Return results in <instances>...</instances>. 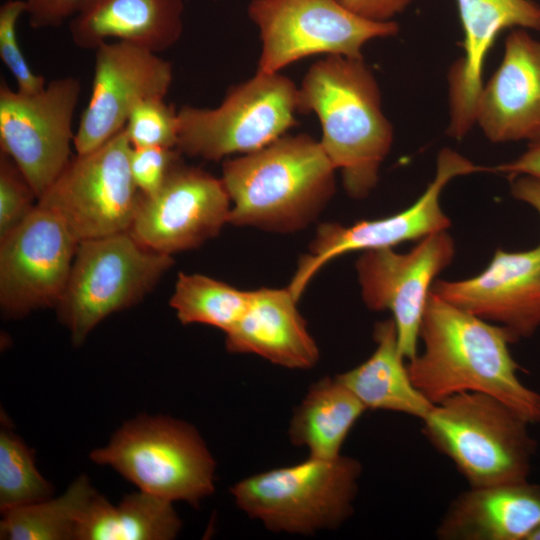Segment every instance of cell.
<instances>
[{
    "label": "cell",
    "mask_w": 540,
    "mask_h": 540,
    "mask_svg": "<svg viewBox=\"0 0 540 540\" xmlns=\"http://www.w3.org/2000/svg\"><path fill=\"white\" fill-rule=\"evenodd\" d=\"M419 340L423 351L407 361L415 386L433 404L464 392L490 395L526 421L540 424V393L519 378L520 366L502 327L430 292Z\"/></svg>",
    "instance_id": "6da1fadb"
},
{
    "label": "cell",
    "mask_w": 540,
    "mask_h": 540,
    "mask_svg": "<svg viewBox=\"0 0 540 540\" xmlns=\"http://www.w3.org/2000/svg\"><path fill=\"white\" fill-rule=\"evenodd\" d=\"M299 112H313L321 145L342 174L347 194L367 197L379 179L393 143V127L382 111L378 83L363 57L328 55L315 62L299 88Z\"/></svg>",
    "instance_id": "7a4b0ae2"
},
{
    "label": "cell",
    "mask_w": 540,
    "mask_h": 540,
    "mask_svg": "<svg viewBox=\"0 0 540 540\" xmlns=\"http://www.w3.org/2000/svg\"><path fill=\"white\" fill-rule=\"evenodd\" d=\"M336 168L320 141L283 135L222 165L229 224L289 233L314 221L335 192Z\"/></svg>",
    "instance_id": "3957f363"
},
{
    "label": "cell",
    "mask_w": 540,
    "mask_h": 540,
    "mask_svg": "<svg viewBox=\"0 0 540 540\" xmlns=\"http://www.w3.org/2000/svg\"><path fill=\"white\" fill-rule=\"evenodd\" d=\"M422 433L470 487L528 480L537 443L531 425L487 394L464 392L434 405Z\"/></svg>",
    "instance_id": "277c9868"
},
{
    "label": "cell",
    "mask_w": 540,
    "mask_h": 540,
    "mask_svg": "<svg viewBox=\"0 0 540 540\" xmlns=\"http://www.w3.org/2000/svg\"><path fill=\"white\" fill-rule=\"evenodd\" d=\"M360 462L340 455L308 457L236 482L230 493L236 505L268 530L313 535L340 527L354 511Z\"/></svg>",
    "instance_id": "5b68a950"
},
{
    "label": "cell",
    "mask_w": 540,
    "mask_h": 540,
    "mask_svg": "<svg viewBox=\"0 0 540 540\" xmlns=\"http://www.w3.org/2000/svg\"><path fill=\"white\" fill-rule=\"evenodd\" d=\"M140 491L198 506L215 490L216 463L197 429L168 416L125 422L108 444L90 453Z\"/></svg>",
    "instance_id": "8992f818"
},
{
    "label": "cell",
    "mask_w": 540,
    "mask_h": 540,
    "mask_svg": "<svg viewBox=\"0 0 540 540\" xmlns=\"http://www.w3.org/2000/svg\"><path fill=\"white\" fill-rule=\"evenodd\" d=\"M129 232L78 243L70 276L56 306L59 321L81 345L107 316L140 302L173 265Z\"/></svg>",
    "instance_id": "52a82bcc"
},
{
    "label": "cell",
    "mask_w": 540,
    "mask_h": 540,
    "mask_svg": "<svg viewBox=\"0 0 540 540\" xmlns=\"http://www.w3.org/2000/svg\"><path fill=\"white\" fill-rule=\"evenodd\" d=\"M298 92L286 76L257 71L232 86L218 107L182 106L176 148L210 161L255 152L296 125Z\"/></svg>",
    "instance_id": "ba28073f"
},
{
    "label": "cell",
    "mask_w": 540,
    "mask_h": 540,
    "mask_svg": "<svg viewBox=\"0 0 540 540\" xmlns=\"http://www.w3.org/2000/svg\"><path fill=\"white\" fill-rule=\"evenodd\" d=\"M131 149L123 129L100 147L76 153L37 203L58 214L79 242L129 232L142 197Z\"/></svg>",
    "instance_id": "9c48e42d"
},
{
    "label": "cell",
    "mask_w": 540,
    "mask_h": 540,
    "mask_svg": "<svg viewBox=\"0 0 540 540\" xmlns=\"http://www.w3.org/2000/svg\"><path fill=\"white\" fill-rule=\"evenodd\" d=\"M248 15L260 32L257 71L264 73L317 54L361 58L367 42L399 31L396 22L365 19L338 0H252Z\"/></svg>",
    "instance_id": "30bf717a"
},
{
    "label": "cell",
    "mask_w": 540,
    "mask_h": 540,
    "mask_svg": "<svg viewBox=\"0 0 540 540\" xmlns=\"http://www.w3.org/2000/svg\"><path fill=\"white\" fill-rule=\"evenodd\" d=\"M81 92L73 76L57 78L34 94L0 84V148L20 168L37 200L72 158L73 117Z\"/></svg>",
    "instance_id": "8fae6325"
},
{
    "label": "cell",
    "mask_w": 540,
    "mask_h": 540,
    "mask_svg": "<svg viewBox=\"0 0 540 540\" xmlns=\"http://www.w3.org/2000/svg\"><path fill=\"white\" fill-rule=\"evenodd\" d=\"M480 171H487V167L475 165L451 148L441 149L433 180L409 207L383 218L362 220L349 226L334 222L321 224L309 252L299 259L287 287L299 300L317 272L339 256L354 251L393 248L447 230L451 221L440 203L444 187L455 177Z\"/></svg>",
    "instance_id": "7c38bea8"
},
{
    "label": "cell",
    "mask_w": 540,
    "mask_h": 540,
    "mask_svg": "<svg viewBox=\"0 0 540 540\" xmlns=\"http://www.w3.org/2000/svg\"><path fill=\"white\" fill-rule=\"evenodd\" d=\"M79 241L64 220L40 204L0 238V306L22 318L56 308L66 288Z\"/></svg>",
    "instance_id": "4fadbf2b"
},
{
    "label": "cell",
    "mask_w": 540,
    "mask_h": 540,
    "mask_svg": "<svg viewBox=\"0 0 540 540\" xmlns=\"http://www.w3.org/2000/svg\"><path fill=\"white\" fill-rule=\"evenodd\" d=\"M454 256V240L444 230L420 239L408 252L368 250L356 261L363 302L370 310L391 312L407 361L418 353L421 322L435 278Z\"/></svg>",
    "instance_id": "5bb4252c"
},
{
    "label": "cell",
    "mask_w": 540,
    "mask_h": 540,
    "mask_svg": "<svg viewBox=\"0 0 540 540\" xmlns=\"http://www.w3.org/2000/svg\"><path fill=\"white\" fill-rule=\"evenodd\" d=\"M230 210L221 178L181 158L156 193L142 194L129 233L143 246L173 255L216 237L229 223Z\"/></svg>",
    "instance_id": "9a60e30c"
},
{
    "label": "cell",
    "mask_w": 540,
    "mask_h": 540,
    "mask_svg": "<svg viewBox=\"0 0 540 540\" xmlns=\"http://www.w3.org/2000/svg\"><path fill=\"white\" fill-rule=\"evenodd\" d=\"M173 80L169 61L146 48L104 42L95 49L91 92L75 132L76 153L90 152L124 129L132 110L149 98H165Z\"/></svg>",
    "instance_id": "2e32d148"
},
{
    "label": "cell",
    "mask_w": 540,
    "mask_h": 540,
    "mask_svg": "<svg viewBox=\"0 0 540 540\" xmlns=\"http://www.w3.org/2000/svg\"><path fill=\"white\" fill-rule=\"evenodd\" d=\"M431 293L505 329L515 342L540 327V245L526 251L497 249L478 275L435 280Z\"/></svg>",
    "instance_id": "e0dca14e"
},
{
    "label": "cell",
    "mask_w": 540,
    "mask_h": 540,
    "mask_svg": "<svg viewBox=\"0 0 540 540\" xmlns=\"http://www.w3.org/2000/svg\"><path fill=\"white\" fill-rule=\"evenodd\" d=\"M475 124L493 143L540 140V42L524 29L506 37L502 61L478 96Z\"/></svg>",
    "instance_id": "ac0fdd59"
},
{
    "label": "cell",
    "mask_w": 540,
    "mask_h": 540,
    "mask_svg": "<svg viewBox=\"0 0 540 540\" xmlns=\"http://www.w3.org/2000/svg\"><path fill=\"white\" fill-rule=\"evenodd\" d=\"M463 29V56L450 68L448 135L457 140L475 125L487 55L507 28L540 30V6L532 0H457Z\"/></svg>",
    "instance_id": "d6986e66"
},
{
    "label": "cell",
    "mask_w": 540,
    "mask_h": 540,
    "mask_svg": "<svg viewBox=\"0 0 540 540\" xmlns=\"http://www.w3.org/2000/svg\"><path fill=\"white\" fill-rule=\"evenodd\" d=\"M297 302L288 287L250 291L244 314L225 333L226 349L255 354L288 369H311L319 360V348Z\"/></svg>",
    "instance_id": "ffe728a7"
},
{
    "label": "cell",
    "mask_w": 540,
    "mask_h": 540,
    "mask_svg": "<svg viewBox=\"0 0 540 540\" xmlns=\"http://www.w3.org/2000/svg\"><path fill=\"white\" fill-rule=\"evenodd\" d=\"M540 527V486L528 480L470 487L448 505L440 540H529Z\"/></svg>",
    "instance_id": "44dd1931"
},
{
    "label": "cell",
    "mask_w": 540,
    "mask_h": 540,
    "mask_svg": "<svg viewBox=\"0 0 540 540\" xmlns=\"http://www.w3.org/2000/svg\"><path fill=\"white\" fill-rule=\"evenodd\" d=\"M183 0H88L69 25L73 43L96 49L111 39L159 53L183 31Z\"/></svg>",
    "instance_id": "7402d4cb"
},
{
    "label": "cell",
    "mask_w": 540,
    "mask_h": 540,
    "mask_svg": "<svg viewBox=\"0 0 540 540\" xmlns=\"http://www.w3.org/2000/svg\"><path fill=\"white\" fill-rule=\"evenodd\" d=\"M373 353L358 366L336 377L366 410H384L424 419L435 404L413 383L392 318L375 324Z\"/></svg>",
    "instance_id": "603a6c76"
},
{
    "label": "cell",
    "mask_w": 540,
    "mask_h": 540,
    "mask_svg": "<svg viewBox=\"0 0 540 540\" xmlns=\"http://www.w3.org/2000/svg\"><path fill=\"white\" fill-rule=\"evenodd\" d=\"M367 411L358 398L335 376L313 383L294 409L289 438L308 450L310 457L333 459L362 414Z\"/></svg>",
    "instance_id": "cb8c5ba5"
},
{
    "label": "cell",
    "mask_w": 540,
    "mask_h": 540,
    "mask_svg": "<svg viewBox=\"0 0 540 540\" xmlns=\"http://www.w3.org/2000/svg\"><path fill=\"white\" fill-rule=\"evenodd\" d=\"M181 526L169 500L139 490L115 505L96 493L77 524L74 540H172Z\"/></svg>",
    "instance_id": "d4e9b609"
},
{
    "label": "cell",
    "mask_w": 540,
    "mask_h": 540,
    "mask_svg": "<svg viewBox=\"0 0 540 540\" xmlns=\"http://www.w3.org/2000/svg\"><path fill=\"white\" fill-rule=\"evenodd\" d=\"M97 491L86 475L75 479L58 497L2 512L4 540H74L77 524Z\"/></svg>",
    "instance_id": "484cf974"
},
{
    "label": "cell",
    "mask_w": 540,
    "mask_h": 540,
    "mask_svg": "<svg viewBox=\"0 0 540 540\" xmlns=\"http://www.w3.org/2000/svg\"><path fill=\"white\" fill-rule=\"evenodd\" d=\"M250 291L203 274L179 272L170 306L183 325L204 324L229 331L242 317Z\"/></svg>",
    "instance_id": "4316f807"
},
{
    "label": "cell",
    "mask_w": 540,
    "mask_h": 540,
    "mask_svg": "<svg viewBox=\"0 0 540 540\" xmlns=\"http://www.w3.org/2000/svg\"><path fill=\"white\" fill-rule=\"evenodd\" d=\"M54 488L38 471L35 452L6 426L0 432L1 513L52 497Z\"/></svg>",
    "instance_id": "83f0119b"
},
{
    "label": "cell",
    "mask_w": 540,
    "mask_h": 540,
    "mask_svg": "<svg viewBox=\"0 0 540 540\" xmlns=\"http://www.w3.org/2000/svg\"><path fill=\"white\" fill-rule=\"evenodd\" d=\"M124 131L132 147L176 148L178 111L163 97L146 99L132 110Z\"/></svg>",
    "instance_id": "f1b7e54d"
},
{
    "label": "cell",
    "mask_w": 540,
    "mask_h": 540,
    "mask_svg": "<svg viewBox=\"0 0 540 540\" xmlns=\"http://www.w3.org/2000/svg\"><path fill=\"white\" fill-rule=\"evenodd\" d=\"M26 13L25 0H8L0 7V57L15 78L18 91L34 94L47 83L42 75L34 73L26 61L17 41L16 24Z\"/></svg>",
    "instance_id": "f546056e"
},
{
    "label": "cell",
    "mask_w": 540,
    "mask_h": 540,
    "mask_svg": "<svg viewBox=\"0 0 540 540\" xmlns=\"http://www.w3.org/2000/svg\"><path fill=\"white\" fill-rule=\"evenodd\" d=\"M37 196L17 164L0 154V238L5 236L36 206Z\"/></svg>",
    "instance_id": "4dcf8cb0"
},
{
    "label": "cell",
    "mask_w": 540,
    "mask_h": 540,
    "mask_svg": "<svg viewBox=\"0 0 540 540\" xmlns=\"http://www.w3.org/2000/svg\"><path fill=\"white\" fill-rule=\"evenodd\" d=\"M181 156L177 148L132 147L130 169L139 191L146 196L156 193Z\"/></svg>",
    "instance_id": "1f68e13d"
},
{
    "label": "cell",
    "mask_w": 540,
    "mask_h": 540,
    "mask_svg": "<svg viewBox=\"0 0 540 540\" xmlns=\"http://www.w3.org/2000/svg\"><path fill=\"white\" fill-rule=\"evenodd\" d=\"M88 0H25L30 26L34 29L55 28L73 18Z\"/></svg>",
    "instance_id": "d6a6232c"
},
{
    "label": "cell",
    "mask_w": 540,
    "mask_h": 540,
    "mask_svg": "<svg viewBox=\"0 0 540 540\" xmlns=\"http://www.w3.org/2000/svg\"><path fill=\"white\" fill-rule=\"evenodd\" d=\"M353 13L375 22H387L414 0H338Z\"/></svg>",
    "instance_id": "836d02e7"
},
{
    "label": "cell",
    "mask_w": 540,
    "mask_h": 540,
    "mask_svg": "<svg viewBox=\"0 0 540 540\" xmlns=\"http://www.w3.org/2000/svg\"><path fill=\"white\" fill-rule=\"evenodd\" d=\"M488 171L501 173L510 180L525 175L540 181V140L529 142L527 150L516 159L489 167Z\"/></svg>",
    "instance_id": "e575fe53"
},
{
    "label": "cell",
    "mask_w": 540,
    "mask_h": 540,
    "mask_svg": "<svg viewBox=\"0 0 540 540\" xmlns=\"http://www.w3.org/2000/svg\"><path fill=\"white\" fill-rule=\"evenodd\" d=\"M512 196L529 204L540 215V181L530 176H517L511 179Z\"/></svg>",
    "instance_id": "d590c367"
},
{
    "label": "cell",
    "mask_w": 540,
    "mask_h": 540,
    "mask_svg": "<svg viewBox=\"0 0 540 540\" xmlns=\"http://www.w3.org/2000/svg\"><path fill=\"white\" fill-rule=\"evenodd\" d=\"M529 540H540V527L530 536Z\"/></svg>",
    "instance_id": "8d00e7d4"
}]
</instances>
